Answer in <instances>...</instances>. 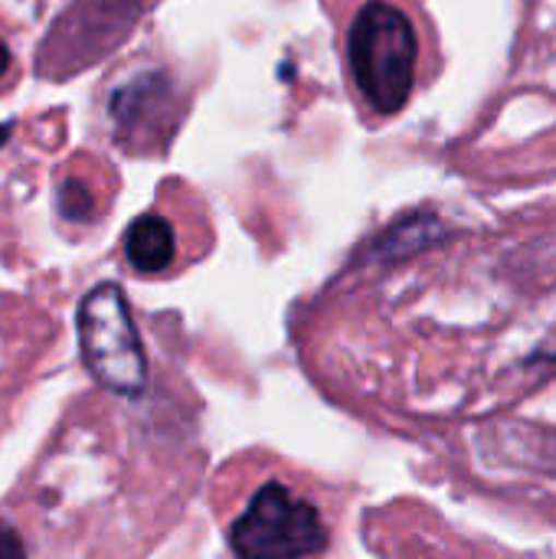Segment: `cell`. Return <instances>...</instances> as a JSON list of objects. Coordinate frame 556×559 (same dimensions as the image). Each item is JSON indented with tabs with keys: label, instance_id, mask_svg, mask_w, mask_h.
<instances>
[{
	"label": "cell",
	"instance_id": "obj_2",
	"mask_svg": "<svg viewBox=\"0 0 556 559\" xmlns=\"http://www.w3.org/2000/svg\"><path fill=\"white\" fill-rule=\"evenodd\" d=\"M79 354L98 386L138 396L147 386V357L125 292L115 282L88 288L75 311Z\"/></svg>",
	"mask_w": 556,
	"mask_h": 559
},
{
	"label": "cell",
	"instance_id": "obj_3",
	"mask_svg": "<svg viewBox=\"0 0 556 559\" xmlns=\"http://www.w3.org/2000/svg\"><path fill=\"white\" fill-rule=\"evenodd\" d=\"M233 554L246 559H298L328 550V527L315 504L295 498L285 485L256 491L229 531Z\"/></svg>",
	"mask_w": 556,
	"mask_h": 559
},
{
	"label": "cell",
	"instance_id": "obj_5",
	"mask_svg": "<svg viewBox=\"0 0 556 559\" xmlns=\"http://www.w3.org/2000/svg\"><path fill=\"white\" fill-rule=\"evenodd\" d=\"M125 259L141 275L167 272L177 259V233L167 216L144 213L125 229Z\"/></svg>",
	"mask_w": 556,
	"mask_h": 559
},
{
	"label": "cell",
	"instance_id": "obj_4",
	"mask_svg": "<svg viewBox=\"0 0 556 559\" xmlns=\"http://www.w3.org/2000/svg\"><path fill=\"white\" fill-rule=\"evenodd\" d=\"M134 16L138 3L131 0H75L52 23L46 46H39V72L56 79L85 69L121 39Z\"/></svg>",
	"mask_w": 556,
	"mask_h": 559
},
{
	"label": "cell",
	"instance_id": "obj_6",
	"mask_svg": "<svg viewBox=\"0 0 556 559\" xmlns=\"http://www.w3.org/2000/svg\"><path fill=\"white\" fill-rule=\"evenodd\" d=\"M167 98V79L157 72H144L125 85H118V92L111 95V121H115V134L118 141H131L134 134L144 131L147 118H154L151 111H157Z\"/></svg>",
	"mask_w": 556,
	"mask_h": 559
},
{
	"label": "cell",
	"instance_id": "obj_7",
	"mask_svg": "<svg viewBox=\"0 0 556 559\" xmlns=\"http://www.w3.org/2000/svg\"><path fill=\"white\" fill-rule=\"evenodd\" d=\"M13 72H16V56H13L10 39H7V29L0 26V88H3V85H10Z\"/></svg>",
	"mask_w": 556,
	"mask_h": 559
},
{
	"label": "cell",
	"instance_id": "obj_8",
	"mask_svg": "<svg viewBox=\"0 0 556 559\" xmlns=\"http://www.w3.org/2000/svg\"><path fill=\"white\" fill-rule=\"evenodd\" d=\"M26 554V544L20 540V534L0 521V557H23Z\"/></svg>",
	"mask_w": 556,
	"mask_h": 559
},
{
	"label": "cell",
	"instance_id": "obj_1",
	"mask_svg": "<svg viewBox=\"0 0 556 559\" xmlns=\"http://www.w3.org/2000/svg\"><path fill=\"white\" fill-rule=\"evenodd\" d=\"M347 59L360 95L377 115H397L410 102L419 39L400 7L387 0L367 3L351 23Z\"/></svg>",
	"mask_w": 556,
	"mask_h": 559
}]
</instances>
